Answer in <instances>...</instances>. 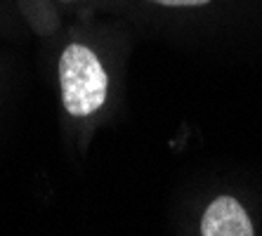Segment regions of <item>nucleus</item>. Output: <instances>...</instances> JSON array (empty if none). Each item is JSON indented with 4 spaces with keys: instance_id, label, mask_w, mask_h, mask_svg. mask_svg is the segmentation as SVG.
<instances>
[{
    "instance_id": "nucleus-2",
    "label": "nucleus",
    "mask_w": 262,
    "mask_h": 236,
    "mask_svg": "<svg viewBox=\"0 0 262 236\" xmlns=\"http://www.w3.org/2000/svg\"><path fill=\"white\" fill-rule=\"evenodd\" d=\"M203 236H253V224L244 206L232 196H220L206 208L201 222Z\"/></svg>"
},
{
    "instance_id": "nucleus-3",
    "label": "nucleus",
    "mask_w": 262,
    "mask_h": 236,
    "mask_svg": "<svg viewBox=\"0 0 262 236\" xmlns=\"http://www.w3.org/2000/svg\"><path fill=\"white\" fill-rule=\"evenodd\" d=\"M154 3L165 7H194V5H206L210 0H154Z\"/></svg>"
},
{
    "instance_id": "nucleus-1",
    "label": "nucleus",
    "mask_w": 262,
    "mask_h": 236,
    "mask_svg": "<svg viewBox=\"0 0 262 236\" xmlns=\"http://www.w3.org/2000/svg\"><path fill=\"white\" fill-rule=\"evenodd\" d=\"M61 102L71 116H90L106 99L109 76L85 45H69L59 59Z\"/></svg>"
}]
</instances>
